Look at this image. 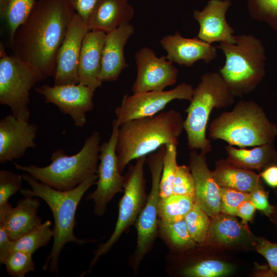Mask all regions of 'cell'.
Instances as JSON below:
<instances>
[{
	"label": "cell",
	"mask_w": 277,
	"mask_h": 277,
	"mask_svg": "<svg viewBox=\"0 0 277 277\" xmlns=\"http://www.w3.org/2000/svg\"><path fill=\"white\" fill-rule=\"evenodd\" d=\"M75 12L65 0H36L26 21L7 44L11 54L54 76L57 51Z\"/></svg>",
	"instance_id": "obj_1"
},
{
	"label": "cell",
	"mask_w": 277,
	"mask_h": 277,
	"mask_svg": "<svg viewBox=\"0 0 277 277\" xmlns=\"http://www.w3.org/2000/svg\"><path fill=\"white\" fill-rule=\"evenodd\" d=\"M22 175L30 188L22 189L21 194L42 199L52 212L54 220L53 244L42 269L45 271L49 267V272L58 276L60 254L66 244L73 242L82 245L94 241L78 238L73 229L76 224L75 215L78 205L85 192L95 184L98 176L94 174L76 188L64 191L36 180L28 173Z\"/></svg>",
	"instance_id": "obj_2"
},
{
	"label": "cell",
	"mask_w": 277,
	"mask_h": 277,
	"mask_svg": "<svg viewBox=\"0 0 277 277\" xmlns=\"http://www.w3.org/2000/svg\"><path fill=\"white\" fill-rule=\"evenodd\" d=\"M184 122L181 114L171 109L120 126L116 146L120 172L122 173L133 160L146 156L170 143L178 145L184 130Z\"/></svg>",
	"instance_id": "obj_3"
},
{
	"label": "cell",
	"mask_w": 277,
	"mask_h": 277,
	"mask_svg": "<svg viewBox=\"0 0 277 277\" xmlns=\"http://www.w3.org/2000/svg\"><path fill=\"white\" fill-rule=\"evenodd\" d=\"M101 140L100 133L93 131L77 153L68 155L63 149H58L52 153L51 163L46 167L23 166L14 161L13 163L17 170L29 173L56 190H70L96 173Z\"/></svg>",
	"instance_id": "obj_4"
},
{
	"label": "cell",
	"mask_w": 277,
	"mask_h": 277,
	"mask_svg": "<svg viewBox=\"0 0 277 277\" xmlns=\"http://www.w3.org/2000/svg\"><path fill=\"white\" fill-rule=\"evenodd\" d=\"M209 137L240 148L273 143L277 126L261 106L252 100H241L229 111L222 113L209 125Z\"/></svg>",
	"instance_id": "obj_5"
},
{
	"label": "cell",
	"mask_w": 277,
	"mask_h": 277,
	"mask_svg": "<svg viewBox=\"0 0 277 277\" xmlns=\"http://www.w3.org/2000/svg\"><path fill=\"white\" fill-rule=\"evenodd\" d=\"M225 56L220 69L227 87L236 97L252 92L265 75L266 56L261 40L252 34L235 35V43H219Z\"/></svg>",
	"instance_id": "obj_6"
},
{
	"label": "cell",
	"mask_w": 277,
	"mask_h": 277,
	"mask_svg": "<svg viewBox=\"0 0 277 277\" xmlns=\"http://www.w3.org/2000/svg\"><path fill=\"white\" fill-rule=\"evenodd\" d=\"M235 97L219 72H208L201 76L200 83L193 88L190 104L185 110L187 116L184 128L190 150H200L205 154L211 151L210 140L206 135L210 114L214 108L220 109L231 106Z\"/></svg>",
	"instance_id": "obj_7"
},
{
	"label": "cell",
	"mask_w": 277,
	"mask_h": 277,
	"mask_svg": "<svg viewBox=\"0 0 277 277\" xmlns=\"http://www.w3.org/2000/svg\"><path fill=\"white\" fill-rule=\"evenodd\" d=\"M46 78L32 66L0 44V104L8 106L16 117L29 121L30 90Z\"/></svg>",
	"instance_id": "obj_8"
},
{
	"label": "cell",
	"mask_w": 277,
	"mask_h": 277,
	"mask_svg": "<svg viewBox=\"0 0 277 277\" xmlns=\"http://www.w3.org/2000/svg\"><path fill=\"white\" fill-rule=\"evenodd\" d=\"M146 156L136 159L134 165L129 166L125 176L124 194L118 206V214L115 228L109 239L100 244L94 252L90 268L92 267L99 258L106 254L119 240L129 227L133 225L140 214L146 201L145 179L144 166Z\"/></svg>",
	"instance_id": "obj_9"
},
{
	"label": "cell",
	"mask_w": 277,
	"mask_h": 277,
	"mask_svg": "<svg viewBox=\"0 0 277 277\" xmlns=\"http://www.w3.org/2000/svg\"><path fill=\"white\" fill-rule=\"evenodd\" d=\"M119 127L114 119L112 122V132L109 140L101 145L96 188L86 196V200L93 201L94 213L99 216L104 214L107 204L115 194L124 192L125 176L120 171L116 152Z\"/></svg>",
	"instance_id": "obj_10"
},
{
	"label": "cell",
	"mask_w": 277,
	"mask_h": 277,
	"mask_svg": "<svg viewBox=\"0 0 277 277\" xmlns=\"http://www.w3.org/2000/svg\"><path fill=\"white\" fill-rule=\"evenodd\" d=\"M166 145L151 154L146 161L151 175V190L144 206L136 221L137 244L134 255L135 264L138 265L150 249L158 228V207L160 199V185Z\"/></svg>",
	"instance_id": "obj_11"
},
{
	"label": "cell",
	"mask_w": 277,
	"mask_h": 277,
	"mask_svg": "<svg viewBox=\"0 0 277 277\" xmlns=\"http://www.w3.org/2000/svg\"><path fill=\"white\" fill-rule=\"evenodd\" d=\"M193 91L191 85L182 83L169 90L137 92L130 96L125 95L121 105L115 109V120L120 126L131 120L154 115L174 100L190 101Z\"/></svg>",
	"instance_id": "obj_12"
},
{
	"label": "cell",
	"mask_w": 277,
	"mask_h": 277,
	"mask_svg": "<svg viewBox=\"0 0 277 277\" xmlns=\"http://www.w3.org/2000/svg\"><path fill=\"white\" fill-rule=\"evenodd\" d=\"M34 90L44 97L45 103L55 105L63 113L69 115L75 126L84 127L86 113L93 108V90L78 83L53 86L43 85Z\"/></svg>",
	"instance_id": "obj_13"
},
{
	"label": "cell",
	"mask_w": 277,
	"mask_h": 277,
	"mask_svg": "<svg viewBox=\"0 0 277 277\" xmlns=\"http://www.w3.org/2000/svg\"><path fill=\"white\" fill-rule=\"evenodd\" d=\"M135 59L137 75L133 93L164 90L176 83L178 70L166 56L157 57L152 49L145 47L135 53Z\"/></svg>",
	"instance_id": "obj_14"
},
{
	"label": "cell",
	"mask_w": 277,
	"mask_h": 277,
	"mask_svg": "<svg viewBox=\"0 0 277 277\" xmlns=\"http://www.w3.org/2000/svg\"><path fill=\"white\" fill-rule=\"evenodd\" d=\"M89 31L87 23L75 12L57 51L54 85L79 83L78 68L84 38Z\"/></svg>",
	"instance_id": "obj_15"
},
{
	"label": "cell",
	"mask_w": 277,
	"mask_h": 277,
	"mask_svg": "<svg viewBox=\"0 0 277 277\" xmlns=\"http://www.w3.org/2000/svg\"><path fill=\"white\" fill-rule=\"evenodd\" d=\"M37 126L12 114L0 121V164L21 158L29 148L34 149Z\"/></svg>",
	"instance_id": "obj_16"
},
{
	"label": "cell",
	"mask_w": 277,
	"mask_h": 277,
	"mask_svg": "<svg viewBox=\"0 0 277 277\" xmlns=\"http://www.w3.org/2000/svg\"><path fill=\"white\" fill-rule=\"evenodd\" d=\"M231 5V0H209L203 9L194 10L193 17L200 26L196 37L211 44L215 42L235 44V31L226 17Z\"/></svg>",
	"instance_id": "obj_17"
},
{
	"label": "cell",
	"mask_w": 277,
	"mask_h": 277,
	"mask_svg": "<svg viewBox=\"0 0 277 277\" xmlns=\"http://www.w3.org/2000/svg\"><path fill=\"white\" fill-rule=\"evenodd\" d=\"M195 184V203L210 217L221 213L220 187L208 167L206 154L191 150L189 166Z\"/></svg>",
	"instance_id": "obj_18"
},
{
	"label": "cell",
	"mask_w": 277,
	"mask_h": 277,
	"mask_svg": "<svg viewBox=\"0 0 277 277\" xmlns=\"http://www.w3.org/2000/svg\"><path fill=\"white\" fill-rule=\"evenodd\" d=\"M160 43L167 52L166 57L169 61L187 67L200 60L209 64L217 56L216 47L212 44L197 37H184L179 31L163 37Z\"/></svg>",
	"instance_id": "obj_19"
},
{
	"label": "cell",
	"mask_w": 277,
	"mask_h": 277,
	"mask_svg": "<svg viewBox=\"0 0 277 277\" xmlns=\"http://www.w3.org/2000/svg\"><path fill=\"white\" fill-rule=\"evenodd\" d=\"M134 31L133 25L128 22L106 34L99 76L102 82L116 81L128 67L124 49Z\"/></svg>",
	"instance_id": "obj_20"
},
{
	"label": "cell",
	"mask_w": 277,
	"mask_h": 277,
	"mask_svg": "<svg viewBox=\"0 0 277 277\" xmlns=\"http://www.w3.org/2000/svg\"><path fill=\"white\" fill-rule=\"evenodd\" d=\"M106 34L97 31H88L82 43L78 68L79 83L94 91L103 83L99 76Z\"/></svg>",
	"instance_id": "obj_21"
},
{
	"label": "cell",
	"mask_w": 277,
	"mask_h": 277,
	"mask_svg": "<svg viewBox=\"0 0 277 277\" xmlns=\"http://www.w3.org/2000/svg\"><path fill=\"white\" fill-rule=\"evenodd\" d=\"M134 12L129 0H98L88 18V30L107 33L129 22Z\"/></svg>",
	"instance_id": "obj_22"
},
{
	"label": "cell",
	"mask_w": 277,
	"mask_h": 277,
	"mask_svg": "<svg viewBox=\"0 0 277 277\" xmlns=\"http://www.w3.org/2000/svg\"><path fill=\"white\" fill-rule=\"evenodd\" d=\"M38 198L26 196L19 199L16 206L0 221L12 240L18 239L42 224V220L37 214L41 205Z\"/></svg>",
	"instance_id": "obj_23"
},
{
	"label": "cell",
	"mask_w": 277,
	"mask_h": 277,
	"mask_svg": "<svg viewBox=\"0 0 277 277\" xmlns=\"http://www.w3.org/2000/svg\"><path fill=\"white\" fill-rule=\"evenodd\" d=\"M226 160L232 165L247 170L262 171L265 168L277 165V150L273 143L257 146L251 149H238L230 145L225 146Z\"/></svg>",
	"instance_id": "obj_24"
},
{
	"label": "cell",
	"mask_w": 277,
	"mask_h": 277,
	"mask_svg": "<svg viewBox=\"0 0 277 277\" xmlns=\"http://www.w3.org/2000/svg\"><path fill=\"white\" fill-rule=\"evenodd\" d=\"M212 172L216 182L221 187L250 193L262 184L260 174L250 170L236 167L226 159L217 161Z\"/></svg>",
	"instance_id": "obj_25"
},
{
	"label": "cell",
	"mask_w": 277,
	"mask_h": 277,
	"mask_svg": "<svg viewBox=\"0 0 277 277\" xmlns=\"http://www.w3.org/2000/svg\"><path fill=\"white\" fill-rule=\"evenodd\" d=\"M248 233L234 216L220 213L210 222L206 242L220 245H233L246 238Z\"/></svg>",
	"instance_id": "obj_26"
},
{
	"label": "cell",
	"mask_w": 277,
	"mask_h": 277,
	"mask_svg": "<svg viewBox=\"0 0 277 277\" xmlns=\"http://www.w3.org/2000/svg\"><path fill=\"white\" fill-rule=\"evenodd\" d=\"M36 0H0V16L10 40L16 29L27 19Z\"/></svg>",
	"instance_id": "obj_27"
},
{
	"label": "cell",
	"mask_w": 277,
	"mask_h": 277,
	"mask_svg": "<svg viewBox=\"0 0 277 277\" xmlns=\"http://www.w3.org/2000/svg\"><path fill=\"white\" fill-rule=\"evenodd\" d=\"M47 220L18 239L12 240L11 251L20 250L33 254L38 248L47 245L54 236V230Z\"/></svg>",
	"instance_id": "obj_28"
},
{
	"label": "cell",
	"mask_w": 277,
	"mask_h": 277,
	"mask_svg": "<svg viewBox=\"0 0 277 277\" xmlns=\"http://www.w3.org/2000/svg\"><path fill=\"white\" fill-rule=\"evenodd\" d=\"M194 203V199L182 195L171 194L160 198L158 207L159 220L176 222L184 219Z\"/></svg>",
	"instance_id": "obj_29"
},
{
	"label": "cell",
	"mask_w": 277,
	"mask_h": 277,
	"mask_svg": "<svg viewBox=\"0 0 277 277\" xmlns=\"http://www.w3.org/2000/svg\"><path fill=\"white\" fill-rule=\"evenodd\" d=\"M158 228L163 235L176 247L189 249L195 245L196 243L191 237L184 219L176 222L159 220Z\"/></svg>",
	"instance_id": "obj_30"
},
{
	"label": "cell",
	"mask_w": 277,
	"mask_h": 277,
	"mask_svg": "<svg viewBox=\"0 0 277 277\" xmlns=\"http://www.w3.org/2000/svg\"><path fill=\"white\" fill-rule=\"evenodd\" d=\"M177 145L173 143L166 145L160 185V198L172 193L173 182L178 166L176 162Z\"/></svg>",
	"instance_id": "obj_31"
},
{
	"label": "cell",
	"mask_w": 277,
	"mask_h": 277,
	"mask_svg": "<svg viewBox=\"0 0 277 277\" xmlns=\"http://www.w3.org/2000/svg\"><path fill=\"white\" fill-rule=\"evenodd\" d=\"M184 220L193 241L196 243L205 242L211 222L208 215L195 203Z\"/></svg>",
	"instance_id": "obj_32"
},
{
	"label": "cell",
	"mask_w": 277,
	"mask_h": 277,
	"mask_svg": "<svg viewBox=\"0 0 277 277\" xmlns=\"http://www.w3.org/2000/svg\"><path fill=\"white\" fill-rule=\"evenodd\" d=\"M247 9L252 19L265 22L277 31V0H247Z\"/></svg>",
	"instance_id": "obj_33"
},
{
	"label": "cell",
	"mask_w": 277,
	"mask_h": 277,
	"mask_svg": "<svg viewBox=\"0 0 277 277\" xmlns=\"http://www.w3.org/2000/svg\"><path fill=\"white\" fill-rule=\"evenodd\" d=\"M228 264L215 260L199 262L185 268L183 274L191 277H215L228 274L232 271Z\"/></svg>",
	"instance_id": "obj_34"
},
{
	"label": "cell",
	"mask_w": 277,
	"mask_h": 277,
	"mask_svg": "<svg viewBox=\"0 0 277 277\" xmlns=\"http://www.w3.org/2000/svg\"><path fill=\"white\" fill-rule=\"evenodd\" d=\"M32 254L20 250H13L7 257L4 264L8 274L12 277H24L35 270Z\"/></svg>",
	"instance_id": "obj_35"
},
{
	"label": "cell",
	"mask_w": 277,
	"mask_h": 277,
	"mask_svg": "<svg viewBox=\"0 0 277 277\" xmlns=\"http://www.w3.org/2000/svg\"><path fill=\"white\" fill-rule=\"evenodd\" d=\"M220 191L221 212L232 216H236L241 203L250 198L249 193L229 188L220 187Z\"/></svg>",
	"instance_id": "obj_36"
},
{
	"label": "cell",
	"mask_w": 277,
	"mask_h": 277,
	"mask_svg": "<svg viewBox=\"0 0 277 277\" xmlns=\"http://www.w3.org/2000/svg\"><path fill=\"white\" fill-rule=\"evenodd\" d=\"M22 175L7 170H0V206L9 203V199L22 189Z\"/></svg>",
	"instance_id": "obj_37"
},
{
	"label": "cell",
	"mask_w": 277,
	"mask_h": 277,
	"mask_svg": "<svg viewBox=\"0 0 277 277\" xmlns=\"http://www.w3.org/2000/svg\"><path fill=\"white\" fill-rule=\"evenodd\" d=\"M194 199L195 184L189 166L178 165L172 187V193Z\"/></svg>",
	"instance_id": "obj_38"
},
{
	"label": "cell",
	"mask_w": 277,
	"mask_h": 277,
	"mask_svg": "<svg viewBox=\"0 0 277 277\" xmlns=\"http://www.w3.org/2000/svg\"><path fill=\"white\" fill-rule=\"evenodd\" d=\"M255 244L256 251L266 259L271 271L277 276V242L272 243L259 238L256 239Z\"/></svg>",
	"instance_id": "obj_39"
},
{
	"label": "cell",
	"mask_w": 277,
	"mask_h": 277,
	"mask_svg": "<svg viewBox=\"0 0 277 277\" xmlns=\"http://www.w3.org/2000/svg\"><path fill=\"white\" fill-rule=\"evenodd\" d=\"M249 200L252 202L256 209L262 211L269 216L272 213L274 206L268 201V194L263 189L262 184L249 193Z\"/></svg>",
	"instance_id": "obj_40"
},
{
	"label": "cell",
	"mask_w": 277,
	"mask_h": 277,
	"mask_svg": "<svg viewBox=\"0 0 277 277\" xmlns=\"http://www.w3.org/2000/svg\"><path fill=\"white\" fill-rule=\"evenodd\" d=\"M87 23L88 18L98 0H65Z\"/></svg>",
	"instance_id": "obj_41"
},
{
	"label": "cell",
	"mask_w": 277,
	"mask_h": 277,
	"mask_svg": "<svg viewBox=\"0 0 277 277\" xmlns=\"http://www.w3.org/2000/svg\"><path fill=\"white\" fill-rule=\"evenodd\" d=\"M12 240L2 224L0 223V264L4 262L11 251Z\"/></svg>",
	"instance_id": "obj_42"
},
{
	"label": "cell",
	"mask_w": 277,
	"mask_h": 277,
	"mask_svg": "<svg viewBox=\"0 0 277 277\" xmlns=\"http://www.w3.org/2000/svg\"><path fill=\"white\" fill-rule=\"evenodd\" d=\"M255 207L250 200L243 201L239 205L236 212V216L241 218L244 221H250L253 217Z\"/></svg>",
	"instance_id": "obj_43"
},
{
	"label": "cell",
	"mask_w": 277,
	"mask_h": 277,
	"mask_svg": "<svg viewBox=\"0 0 277 277\" xmlns=\"http://www.w3.org/2000/svg\"><path fill=\"white\" fill-rule=\"evenodd\" d=\"M260 175L268 185L272 188L277 187V165L265 168L261 172Z\"/></svg>",
	"instance_id": "obj_44"
},
{
	"label": "cell",
	"mask_w": 277,
	"mask_h": 277,
	"mask_svg": "<svg viewBox=\"0 0 277 277\" xmlns=\"http://www.w3.org/2000/svg\"><path fill=\"white\" fill-rule=\"evenodd\" d=\"M272 221L277 225V206L274 207L272 213L269 216Z\"/></svg>",
	"instance_id": "obj_45"
}]
</instances>
